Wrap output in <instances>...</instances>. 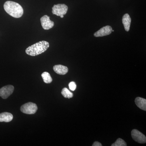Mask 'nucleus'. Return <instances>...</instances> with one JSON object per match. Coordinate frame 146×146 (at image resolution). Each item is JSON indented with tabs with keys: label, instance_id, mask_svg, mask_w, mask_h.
<instances>
[{
	"label": "nucleus",
	"instance_id": "obj_1",
	"mask_svg": "<svg viewBox=\"0 0 146 146\" xmlns=\"http://www.w3.org/2000/svg\"><path fill=\"white\" fill-rule=\"evenodd\" d=\"M4 8L7 13L15 18H21L23 14L22 7L15 2L7 1L4 5Z\"/></svg>",
	"mask_w": 146,
	"mask_h": 146
},
{
	"label": "nucleus",
	"instance_id": "obj_2",
	"mask_svg": "<svg viewBox=\"0 0 146 146\" xmlns=\"http://www.w3.org/2000/svg\"><path fill=\"white\" fill-rule=\"evenodd\" d=\"M49 47L48 42L41 41L27 48L26 53L31 56H35L44 52Z\"/></svg>",
	"mask_w": 146,
	"mask_h": 146
},
{
	"label": "nucleus",
	"instance_id": "obj_3",
	"mask_svg": "<svg viewBox=\"0 0 146 146\" xmlns=\"http://www.w3.org/2000/svg\"><path fill=\"white\" fill-rule=\"evenodd\" d=\"M37 106L35 104L28 102L23 105L21 108V110L23 113L28 115L34 114L37 110Z\"/></svg>",
	"mask_w": 146,
	"mask_h": 146
},
{
	"label": "nucleus",
	"instance_id": "obj_4",
	"mask_svg": "<svg viewBox=\"0 0 146 146\" xmlns=\"http://www.w3.org/2000/svg\"><path fill=\"white\" fill-rule=\"evenodd\" d=\"M52 13L56 16H60L65 15L68 10V7L64 4L55 5L52 8Z\"/></svg>",
	"mask_w": 146,
	"mask_h": 146
},
{
	"label": "nucleus",
	"instance_id": "obj_5",
	"mask_svg": "<svg viewBox=\"0 0 146 146\" xmlns=\"http://www.w3.org/2000/svg\"><path fill=\"white\" fill-rule=\"evenodd\" d=\"M131 135L133 140L139 143H146V137L144 134L136 129H133L131 132Z\"/></svg>",
	"mask_w": 146,
	"mask_h": 146
},
{
	"label": "nucleus",
	"instance_id": "obj_6",
	"mask_svg": "<svg viewBox=\"0 0 146 146\" xmlns=\"http://www.w3.org/2000/svg\"><path fill=\"white\" fill-rule=\"evenodd\" d=\"M14 89V86L12 85H8L3 86L0 89V97L3 99L7 98L13 93Z\"/></svg>",
	"mask_w": 146,
	"mask_h": 146
},
{
	"label": "nucleus",
	"instance_id": "obj_7",
	"mask_svg": "<svg viewBox=\"0 0 146 146\" xmlns=\"http://www.w3.org/2000/svg\"><path fill=\"white\" fill-rule=\"evenodd\" d=\"M42 28L44 30H48L52 28L54 26V23L50 21V17L47 15H45L40 19Z\"/></svg>",
	"mask_w": 146,
	"mask_h": 146
},
{
	"label": "nucleus",
	"instance_id": "obj_8",
	"mask_svg": "<svg viewBox=\"0 0 146 146\" xmlns=\"http://www.w3.org/2000/svg\"><path fill=\"white\" fill-rule=\"evenodd\" d=\"M112 28L110 26H106L99 30L94 34L96 37H101L106 36L111 34L112 32Z\"/></svg>",
	"mask_w": 146,
	"mask_h": 146
},
{
	"label": "nucleus",
	"instance_id": "obj_9",
	"mask_svg": "<svg viewBox=\"0 0 146 146\" xmlns=\"http://www.w3.org/2000/svg\"><path fill=\"white\" fill-rule=\"evenodd\" d=\"M53 70L56 74L62 75L66 74L68 72V67L61 65H54Z\"/></svg>",
	"mask_w": 146,
	"mask_h": 146
},
{
	"label": "nucleus",
	"instance_id": "obj_10",
	"mask_svg": "<svg viewBox=\"0 0 146 146\" xmlns=\"http://www.w3.org/2000/svg\"><path fill=\"white\" fill-rule=\"evenodd\" d=\"M131 23V19L128 13L124 14L122 18V23L126 31H129Z\"/></svg>",
	"mask_w": 146,
	"mask_h": 146
},
{
	"label": "nucleus",
	"instance_id": "obj_11",
	"mask_svg": "<svg viewBox=\"0 0 146 146\" xmlns=\"http://www.w3.org/2000/svg\"><path fill=\"white\" fill-rule=\"evenodd\" d=\"M13 119V116L11 113L5 112L0 114V122H9L12 121Z\"/></svg>",
	"mask_w": 146,
	"mask_h": 146
},
{
	"label": "nucleus",
	"instance_id": "obj_12",
	"mask_svg": "<svg viewBox=\"0 0 146 146\" xmlns=\"http://www.w3.org/2000/svg\"><path fill=\"white\" fill-rule=\"evenodd\" d=\"M135 102L136 106L139 108L146 111V100L145 99L140 97H137L135 100Z\"/></svg>",
	"mask_w": 146,
	"mask_h": 146
},
{
	"label": "nucleus",
	"instance_id": "obj_13",
	"mask_svg": "<svg viewBox=\"0 0 146 146\" xmlns=\"http://www.w3.org/2000/svg\"><path fill=\"white\" fill-rule=\"evenodd\" d=\"M42 77L45 83H50L52 81V79L49 73L47 72H44L42 73Z\"/></svg>",
	"mask_w": 146,
	"mask_h": 146
},
{
	"label": "nucleus",
	"instance_id": "obj_14",
	"mask_svg": "<svg viewBox=\"0 0 146 146\" xmlns=\"http://www.w3.org/2000/svg\"><path fill=\"white\" fill-rule=\"evenodd\" d=\"M61 94L64 98H66L70 99L73 97V93L71 92L66 88H63L62 89V91H61Z\"/></svg>",
	"mask_w": 146,
	"mask_h": 146
},
{
	"label": "nucleus",
	"instance_id": "obj_15",
	"mask_svg": "<svg viewBox=\"0 0 146 146\" xmlns=\"http://www.w3.org/2000/svg\"><path fill=\"white\" fill-rule=\"evenodd\" d=\"M112 146H126L127 144L125 141L121 138H118L114 143L111 145Z\"/></svg>",
	"mask_w": 146,
	"mask_h": 146
},
{
	"label": "nucleus",
	"instance_id": "obj_16",
	"mask_svg": "<svg viewBox=\"0 0 146 146\" xmlns=\"http://www.w3.org/2000/svg\"><path fill=\"white\" fill-rule=\"evenodd\" d=\"M69 88L72 91H74L76 88V84L74 82H71L69 84Z\"/></svg>",
	"mask_w": 146,
	"mask_h": 146
},
{
	"label": "nucleus",
	"instance_id": "obj_17",
	"mask_svg": "<svg viewBox=\"0 0 146 146\" xmlns=\"http://www.w3.org/2000/svg\"><path fill=\"white\" fill-rule=\"evenodd\" d=\"M93 146H102V145L100 142H98V141H96L94 142V144L92 145Z\"/></svg>",
	"mask_w": 146,
	"mask_h": 146
},
{
	"label": "nucleus",
	"instance_id": "obj_18",
	"mask_svg": "<svg viewBox=\"0 0 146 146\" xmlns=\"http://www.w3.org/2000/svg\"><path fill=\"white\" fill-rule=\"evenodd\" d=\"M60 17L61 18H63L64 17V16L63 15H62V16H60Z\"/></svg>",
	"mask_w": 146,
	"mask_h": 146
},
{
	"label": "nucleus",
	"instance_id": "obj_19",
	"mask_svg": "<svg viewBox=\"0 0 146 146\" xmlns=\"http://www.w3.org/2000/svg\"><path fill=\"white\" fill-rule=\"evenodd\" d=\"M114 31L113 30H112V32H114Z\"/></svg>",
	"mask_w": 146,
	"mask_h": 146
}]
</instances>
